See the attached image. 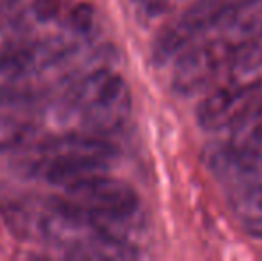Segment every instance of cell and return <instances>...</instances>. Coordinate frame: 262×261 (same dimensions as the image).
Segmentation results:
<instances>
[{
    "label": "cell",
    "mask_w": 262,
    "mask_h": 261,
    "mask_svg": "<svg viewBox=\"0 0 262 261\" xmlns=\"http://www.w3.org/2000/svg\"><path fill=\"white\" fill-rule=\"evenodd\" d=\"M31 136V129L20 122L0 120V149L21 145Z\"/></svg>",
    "instance_id": "obj_9"
},
{
    "label": "cell",
    "mask_w": 262,
    "mask_h": 261,
    "mask_svg": "<svg viewBox=\"0 0 262 261\" xmlns=\"http://www.w3.org/2000/svg\"><path fill=\"white\" fill-rule=\"evenodd\" d=\"M228 206L243 224L262 218V185L228 190Z\"/></svg>",
    "instance_id": "obj_8"
},
{
    "label": "cell",
    "mask_w": 262,
    "mask_h": 261,
    "mask_svg": "<svg viewBox=\"0 0 262 261\" xmlns=\"http://www.w3.org/2000/svg\"><path fill=\"white\" fill-rule=\"evenodd\" d=\"M64 4V0H36L34 2V13L39 18H50L59 11V7Z\"/></svg>",
    "instance_id": "obj_11"
},
{
    "label": "cell",
    "mask_w": 262,
    "mask_h": 261,
    "mask_svg": "<svg viewBox=\"0 0 262 261\" xmlns=\"http://www.w3.org/2000/svg\"><path fill=\"white\" fill-rule=\"evenodd\" d=\"M72 43L61 38L16 42L0 49V75L21 77L49 68L72 54Z\"/></svg>",
    "instance_id": "obj_6"
},
{
    "label": "cell",
    "mask_w": 262,
    "mask_h": 261,
    "mask_svg": "<svg viewBox=\"0 0 262 261\" xmlns=\"http://www.w3.org/2000/svg\"><path fill=\"white\" fill-rule=\"evenodd\" d=\"M72 27L80 31V34H88L93 27V9L90 6H79L72 13Z\"/></svg>",
    "instance_id": "obj_10"
},
{
    "label": "cell",
    "mask_w": 262,
    "mask_h": 261,
    "mask_svg": "<svg viewBox=\"0 0 262 261\" xmlns=\"http://www.w3.org/2000/svg\"><path fill=\"white\" fill-rule=\"evenodd\" d=\"M130 104L128 84L107 68L88 73L72 93V106L79 113L80 126L95 136L120 131L130 116Z\"/></svg>",
    "instance_id": "obj_3"
},
{
    "label": "cell",
    "mask_w": 262,
    "mask_h": 261,
    "mask_svg": "<svg viewBox=\"0 0 262 261\" xmlns=\"http://www.w3.org/2000/svg\"><path fill=\"white\" fill-rule=\"evenodd\" d=\"M255 0H194L179 18L168 22L152 42L154 54L162 61H171L191 47L228 9L246 6Z\"/></svg>",
    "instance_id": "obj_4"
},
{
    "label": "cell",
    "mask_w": 262,
    "mask_h": 261,
    "mask_svg": "<svg viewBox=\"0 0 262 261\" xmlns=\"http://www.w3.org/2000/svg\"><path fill=\"white\" fill-rule=\"evenodd\" d=\"M55 202L70 215L120 236H123L120 226L128 222L139 209V197L134 188L105 174L91 175L66 186L64 195L55 198Z\"/></svg>",
    "instance_id": "obj_1"
},
{
    "label": "cell",
    "mask_w": 262,
    "mask_h": 261,
    "mask_svg": "<svg viewBox=\"0 0 262 261\" xmlns=\"http://www.w3.org/2000/svg\"><path fill=\"white\" fill-rule=\"evenodd\" d=\"M204 165L227 190L262 185V154L237 149L220 139L204 150Z\"/></svg>",
    "instance_id": "obj_5"
},
{
    "label": "cell",
    "mask_w": 262,
    "mask_h": 261,
    "mask_svg": "<svg viewBox=\"0 0 262 261\" xmlns=\"http://www.w3.org/2000/svg\"><path fill=\"white\" fill-rule=\"evenodd\" d=\"M228 145L262 154V88L237 122L223 132Z\"/></svg>",
    "instance_id": "obj_7"
},
{
    "label": "cell",
    "mask_w": 262,
    "mask_h": 261,
    "mask_svg": "<svg viewBox=\"0 0 262 261\" xmlns=\"http://www.w3.org/2000/svg\"><path fill=\"white\" fill-rule=\"evenodd\" d=\"M36 152V170L49 185L59 188H66L91 175L105 174L116 157L111 143L88 132L50 138Z\"/></svg>",
    "instance_id": "obj_2"
}]
</instances>
